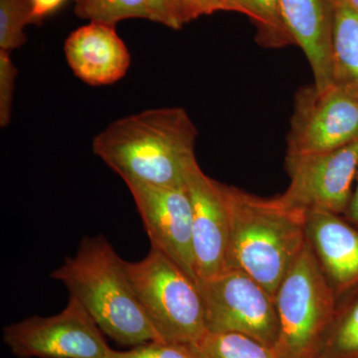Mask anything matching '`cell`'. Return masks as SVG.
Here are the masks:
<instances>
[{
    "label": "cell",
    "instance_id": "18",
    "mask_svg": "<svg viewBox=\"0 0 358 358\" xmlns=\"http://www.w3.org/2000/svg\"><path fill=\"white\" fill-rule=\"evenodd\" d=\"M320 358H358V289L338 305Z\"/></svg>",
    "mask_w": 358,
    "mask_h": 358
},
{
    "label": "cell",
    "instance_id": "16",
    "mask_svg": "<svg viewBox=\"0 0 358 358\" xmlns=\"http://www.w3.org/2000/svg\"><path fill=\"white\" fill-rule=\"evenodd\" d=\"M334 84L358 94V14L346 0H334Z\"/></svg>",
    "mask_w": 358,
    "mask_h": 358
},
{
    "label": "cell",
    "instance_id": "21",
    "mask_svg": "<svg viewBox=\"0 0 358 358\" xmlns=\"http://www.w3.org/2000/svg\"><path fill=\"white\" fill-rule=\"evenodd\" d=\"M109 358H205L197 345L157 341L133 346L129 350H115Z\"/></svg>",
    "mask_w": 358,
    "mask_h": 358
},
{
    "label": "cell",
    "instance_id": "26",
    "mask_svg": "<svg viewBox=\"0 0 358 358\" xmlns=\"http://www.w3.org/2000/svg\"><path fill=\"white\" fill-rule=\"evenodd\" d=\"M346 1L355 9V13L358 14V0H346Z\"/></svg>",
    "mask_w": 358,
    "mask_h": 358
},
{
    "label": "cell",
    "instance_id": "3",
    "mask_svg": "<svg viewBox=\"0 0 358 358\" xmlns=\"http://www.w3.org/2000/svg\"><path fill=\"white\" fill-rule=\"evenodd\" d=\"M51 278L62 282L103 334L120 345L162 341L136 298L124 260L103 235L83 238L76 254L66 257Z\"/></svg>",
    "mask_w": 358,
    "mask_h": 358
},
{
    "label": "cell",
    "instance_id": "12",
    "mask_svg": "<svg viewBox=\"0 0 358 358\" xmlns=\"http://www.w3.org/2000/svg\"><path fill=\"white\" fill-rule=\"evenodd\" d=\"M307 241L338 300L358 289V228L338 214L306 212Z\"/></svg>",
    "mask_w": 358,
    "mask_h": 358
},
{
    "label": "cell",
    "instance_id": "14",
    "mask_svg": "<svg viewBox=\"0 0 358 358\" xmlns=\"http://www.w3.org/2000/svg\"><path fill=\"white\" fill-rule=\"evenodd\" d=\"M285 24L312 67L317 91L334 85V0H282Z\"/></svg>",
    "mask_w": 358,
    "mask_h": 358
},
{
    "label": "cell",
    "instance_id": "20",
    "mask_svg": "<svg viewBox=\"0 0 358 358\" xmlns=\"http://www.w3.org/2000/svg\"><path fill=\"white\" fill-rule=\"evenodd\" d=\"M31 13L30 0H0V50L13 52L25 43Z\"/></svg>",
    "mask_w": 358,
    "mask_h": 358
},
{
    "label": "cell",
    "instance_id": "7",
    "mask_svg": "<svg viewBox=\"0 0 358 358\" xmlns=\"http://www.w3.org/2000/svg\"><path fill=\"white\" fill-rule=\"evenodd\" d=\"M3 341L18 358H109L113 350L95 320L72 296L57 315H34L4 327Z\"/></svg>",
    "mask_w": 358,
    "mask_h": 358
},
{
    "label": "cell",
    "instance_id": "5",
    "mask_svg": "<svg viewBox=\"0 0 358 358\" xmlns=\"http://www.w3.org/2000/svg\"><path fill=\"white\" fill-rule=\"evenodd\" d=\"M124 270L162 341L199 345L208 331L196 280L155 248L138 262L124 261Z\"/></svg>",
    "mask_w": 358,
    "mask_h": 358
},
{
    "label": "cell",
    "instance_id": "17",
    "mask_svg": "<svg viewBox=\"0 0 358 358\" xmlns=\"http://www.w3.org/2000/svg\"><path fill=\"white\" fill-rule=\"evenodd\" d=\"M234 13L248 16L256 26V41L265 48L294 45L285 24L282 0H234Z\"/></svg>",
    "mask_w": 358,
    "mask_h": 358
},
{
    "label": "cell",
    "instance_id": "19",
    "mask_svg": "<svg viewBox=\"0 0 358 358\" xmlns=\"http://www.w3.org/2000/svg\"><path fill=\"white\" fill-rule=\"evenodd\" d=\"M197 348L205 358H279L274 348L241 334L208 333Z\"/></svg>",
    "mask_w": 358,
    "mask_h": 358
},
{
    "label": "cell",
    "instance_id": "15",
    "mask_svg": "<svg viewBox=\"0 0 358 358\" xmlns=\"http://www.w3.org/2000/svg\"><path fill=\"white\" fill-rule=\"evenodd\" d=\"M75 13L83 20L117 25L129 18H141L179 30L182 28L169 0H73Z\"/></svg>",
    "mask_w": 358,
    "mask_h": 358
},
{
    "label": "cell",
    "instance_id": "8",
    "mask_svg": "<svg viewBox=\"0 0 358 358\" xmlns=\"http://www.w3.org/2000/svg\"><path fill=\"white\" fill-rule=\"evenodd\" d=\"M358 141V94L331 85L296 94L288 136V155L331 152Z\"/></svg>",
    "mask_w": 358,
    "mask_h": 358
},
{
    "label": "cell",
    "instance_id": "11",
    "mask_svg": "<svg viewBox=\"0 0 358 358\" xmlns=\"http://www.w3.org/2000/svg\"><path fill=\"white\" fill-rule=\"evenodd\" d=\"M192 209V236L197 279H209L228 270L229 220L222 183L202 171L193 160L185 174Z\"/></svg>",
    "mask_w": 358,
    "mask_h": 358
},
{
    "label": "cell",
    "instance_id": "9",
    "mask_svg": "<svg viewBox=\"0 0 358 358\" xmlns=\"http://www.w3.org/2000/svg\"><path fill=\"white\" fill-rule=\"evenodd\" d=\"M289 185L279 199L305 212L345 215L358 171V141L345 147L308 155H287Z\"/></svg>",
    "mask_w": 358,
    "mask_h": 358
},
{
    "label": "cell",
    "instance_id": "1",
    "mask_svg": "<svg viewBox=\"0 0 358 358\" xmlns=\"http://www.w3.org/2000/svg\"><path fill=\"white\" fill-rule=\"evenodd\" d=\"M197 129L181 108L145 110L113 122L94 138V154L126 185L185 188Z\"/></svg>",
    "mask_w": 358,
    "mask_h": 358
},
{
    "label": "cell",
    "instance_id": "25",
    "mask_svg": "<svg viewBox=\"0 0 358 358\" xmlns=\"http://www.w3.org/2000/svg\"><path fill=\"white\" fill-rule=\"evenodd\" d=\"M345 218L358 228V182L357 189L352 193V200H350V206L345 214Z\"/></svg>",
    "mask_w": 358,
    "mask_h": 358
},
{
    "label": "cell",
    "instance_id": "2",
    "mask_svg": "<svg viewBox=\"0 0 358 358\" xmlns=\"http://www.w3.org/2000/svg\"><path fill=\"white\" fill-rule=\"evenodd\" d=\"M229 220V265L239 268L274 298L285 275L307 244L306 212L279 196L261 199L223 185Z\"/></svg>",
    "mask_w": 358,
    "mask_h": 358
},
{
    "label": "cell",
    "instance_id": "24",
    "mask_svg": "<svg viewBox=\"0 0 358 358\" xmlns=\"http://www.w3.org/2000/svg\"><path fill=\"white\" fill-rule=\"evenodd\" d=\"M32 23H39L64 3L65 0H30Z\"/></svg>",
    "mask_w": 358,
    "mask_h": 358
},
{
    "label": "cell",
    "instance_id": "22",
    "mask_svg": "<svg viewBox=\"0 0 358 358\" xmlns=\"http://www.w3.org/2000/svg\"><path fill=\"white\" fill-rule=\"evenodd\" d=\"M181 26L218 11H233L234 0H169Z\"/></svg>",
    "mask_w": 358,
    "mask_h": 358
},
{
    "label": "cell",
    "instance_id": "23",
    "mask_svg": "<svg viewBox=\"0 0 358 358\" xmlns=\"http://www.w3.org/2000/svg\"><path fill=\"white\" fill-rule=\"evenodd\" d=\"M18 71L11 52L0 50V127L6 128L13 115L14 89Z\"/></svg>",
    "mask_w": 358,
    "mask_h": 358
},
{
    "label": "cell",
    "instance_id": "6",
    "mask_svg": "<svg viewBox=\"0 0 358 358\" xmlns=\"http://www.w3.org/2000/svg\"><path fill=\"white\" fill-rule=\"evenodd\" d=\"M196 282L208 333L241 334L274 348L279 336L275 300L251 275L228 268Z\"/></svg>",
    "mask_w": 358,
    "mask_h": 358
},
{
    "label": "cell",
    "instance_id": "10",
    "mask_svg": "<svg viewBox=\"0 0 358 358\" xmlns=\"http://www.w3.org/2000/svg\"><path fill=\"white\" fill-rule=\"evenodd\" d=\"M152 248L159 250L196 280L192 209L185 188L129 183Z\"/></svg>",
    "mask_w": 358,
    "mask_h": 358
},
{
    "label": "cell",
    "instance_id": "13",
    "mask_svg": "<svg viewBox=\"0 0 358 358\" xmlns=\"http://www.w3.org/2000/svg\"><path fill=\"white\" fill-rule=\"evenodd\" d=\"M64 52L75 76L90 86H107L126 76L131 54L115 26L91 21L71 33Z\"/></svg>",
    "mask_w": 358,
    "mask_h": 358
},
{
    "label": "cell",
    "instance_id": "4",
    "mask_svg": "<svg viewBox=\"0 0 358 358\" xmlns=\"http://www.w3.org/2000/svg\"><path fill=\"white\" fill-rule=\"evenodd\" d=\"M275 305L279 336L274 346L279 358H320L338 308L319 261L306 244L278 289Z\"/></svg>",
    "mask_w": 358,
    "mask_h": 358
}]
</instances>
